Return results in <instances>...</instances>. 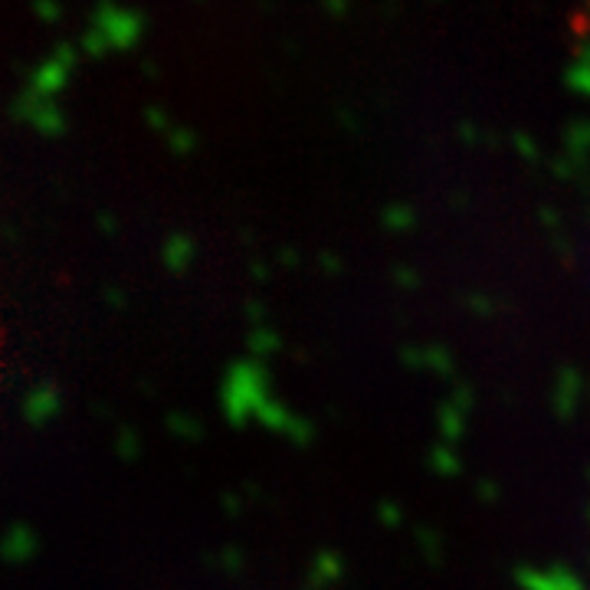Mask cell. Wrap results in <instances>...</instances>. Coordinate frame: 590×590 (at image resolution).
I'll use <instances>...</instances> for the list:
<instances>
[{"label": "cell", "mask_w": 590, "mask_h": 590, "mask_svg": "<svg viewBox=\"0 0 590 590\" xmlns=\"http://www.w3.org/2000/svg\"><path fill=\"white\" fill-rule=\"evenodd\" d=\"M141 17L132 10H115V7H102L96 20H92V30L86 37V50L89 53H105V50H122V46H132L141 33Z\"/></svg>", "instance_id": "1"}, {"label": "cell", "mask_w": 590, "mask_h": 590, "mask_svg": "<svg viewBox=\"0 0 590 590\" xmlns=\"http://www.w3.org/2000/svg\"><path fill=\"white\" fill-rule=\"evenodd\" d=\"M69 69H73V50L59 46V50L37 69V76H33L30 92H37V96H53V92H59V89L66 86Z\"/></svg>", "instance_id": "2"}]
</instances>
